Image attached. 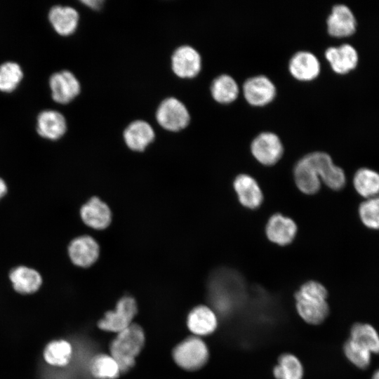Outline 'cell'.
Segmentation results:
<instances>
[{"mask_svg": "<svg viewBox=\"0 0 379 379\" xmlns=\"http://www.w3.org/2000/svg\"><path fill=\"white\" fill-rule=\"evenodd\" d=\"M328 298V292L323 284L316 281L305 282L295 293L299 315L308 324H322L331 313Z\"/></svg>", "mask_w": 379, "mask_h": 379, "instance_id": "cell-1", "label": "cell"}, {"mask_svg": "<svg viewBox=\"0 0 379 379\" xmlns=\"http://www.w3.org/2000/svg\"><path fill=\"white\" fill-rule=\"evenodd\" d=\"M145 343L144 331L135 323L117 333L110 343L109 351L119 365L121 374L128 372L134 367L135 358L144 347Z\"/></svg>", "mask_w": 379, "mask_h": 379, "instance_id": "cell-2", "label": "cell"}, {"mask_svg": "<svg viewBox=\"0 0 379 379\" xmlns=\"http://www.w3.org/2000/svg\"><path fill=\"white\" fill-rule=\"evenodd\" d=\"M173 359L182 369L194 371L201 368L208 361L209 352L205 342L196 335L189 336L173 350Z\"/></svg>", "mask_w": 379, "mask_h": 379, "instance_id": "cell-3", "label": "cell"}, {"mask_svg": "<svg viewBox=\"0 0 379 379\" xmlns=\"http://www.w3.org/2000/svg\"><path fill=\"white\" fill-rule=\"evenodd\" d=\"M155 118L158 124L170 132H179L188 126L190 114L185 105L175 97L163 100L159 105Z\"/></svg>", "mask_w": 379, "mask_h": 379, "instance_id": "cell-4", "label": "cell"}, {"mask_svg": "<svg viewBox=\"0 0 379 379\" xmlns=\"http://www.w3.org/2000/svg\"><path fill=\"white\" fill-rule=\"evenodd\" d=\"M137 313L138 305L135 298L124 295L117 301L114 310L105 313L97 326L102 331L118 333L133 323Z\"/></svg>", "mask_w": 379, "mask_h": 379, "instance_id": "cell-5", "label": "cell"}, {"mask_svg": "<svg viewBox=\"0 0 379 379\" xmlns=\"http://www.w3.org/2000/svg\"><path fill=\"white\" fill-rule=\"evenodd\" d=\"M307 155L320 180L328 188L339 191L345 187L347 177L344 170L334 164L328 154L324 152H314Z\"/></svg>", "mask_w": 379, "mask_h": 379, "instance_id": "cell-6", "label": "cell"}, {"mask_svg": "<svg viewBox=\"0 0 379 379\" xmlns=\"http://www.w3.org/2000/svg\"><path fill=\"white\" fill-rule=\"evenodd\" d=\"M202 60L199 53L192 46L182 45L178 47L171 57V67L179 78L195 77L201 69Z\"/></svg>", "mask_w": 379, "mask_h": 379, "instance_id": "cell-7", "label": "cell"}, {"mask_svg": "<svg viewBox=\"0 0 379 379\" xmlns=\"http://www.w3.org/2000/svg\"><path fill=\"white\" fill-rule=\"evenodd\" d=\"M49 86L53 100L60 104H67L81 92V84L76 76L67 69L52 74Z\"/></svg>", "mask_w": 379, "mask_h": 379, "instance_id": "cell-8", "label": "cell"}, {"mask_svg": "<svg viewBox=\"0 0 379 379\" xmlns=\"http://www.w3.org/2000/svg\"><path fill=\"white\" fill-rule=\"evenodd\" d=\"M251 150L253 157L266 166L276 164L284 152L280 138L275 133L268 131L258 134L253 139Z\"/></svg>", "mask_w": 379, "mask_h": 379, "instance_id": "cell-9", "label": "cell"}, {"mask_svg": "<svg viewBox=\"0 0 379 379\" xmlns=\"http://www.w3.org/2000/svg\"><path fill=\"white\" fill-rule=\"evenodd\" d=\"M328 33L337 38L353 35L357 27L356 18L352 10L345 4L335 5L326 20Z\"/></svg>", "mask_w": 379, "mask_h": 379, "instance_id": "cell-10", "label": "cell"}, {"mask_svg": "<svg viewBox=\"0 0 379 379\" xmlns=\"http://www.w3.org/2000/svg\"><path fill=\"white\" fill-rule=\"evenodd\" d=\"M100 254L98 242L91 236L82 235L74 238L68 246V255L73 264L88 267L95 262Z\"/></svg>", "mask_w": 379, "mask_h": 379, "instance_id": "cell-11", "label": "cell"}, {"mask_svg": "<svg viewBox=\"0 0 379 379\" xmlns=\"http://www.w3.org/2000/svg\"><path fill=\"white\" fill-rule=\"evenodd\" d=\"M243 93L246 101L252 105L262 106L271 102L276 95L272 81L264 75H257L246 80Z\"/></svg>", "mask_w": 379, "mask_h": 379, "instance_id": "cell-12", "label": "cell"}, {"mask_svg": "<svg viewBox=\"0 0 379 379\" xmlns=\"http://www.w3.org/2000/svg\"><path fill=\"white\" fill-rule=\"evenodd\" d=\"M325 58L337 74H345L354 69L359 62V54L350 44L331 46L325 51Z\"/></svg>", "mask_w": 379, "mask_h": 379, "instance_id": "cell-13", "label": "cell"}, {"mask_svg": "<svg viewBox=\"0 0 379 379\" xmlns=\"http://www.w3.org/2000/svg\"><path fill=\"white\" fill-rule=\"evenodd\" d=\"M36 132L48 140H56L67 131V124L64 115L54 109H44L36 117Z\"/></svg>", "mask_w": 379, "mask_h": 379, "instance_id": "cell-14", "label": "cell"}, {"mask_svg": "<svg viewBox=\"0 0 379 379\" xmlns=\"http://www.w3.org/2000/svg\"><path fill=\"white\" fill-rule=\"evenodd\" d=\"M126 145L135 152H143L155 138L152 126L145 120L138 119L131 122L123 132Z\"/></svg>", "mask_w": 379, "mask_h": 379, "instance_id": "cell-15", "label": "cell"}, {"mask_svg": "<svg viewBox=\"0 0 379 379\" xmlns=\"http://www.w3.org/2000/svg\"><path fill=\"white\" fill-rule=\"evenodd\" d=\"M80 215L86 225L95 230H104L112 221L109 206L97 197L91 198L81 206Z\"/></svg>", "mask_w": 379, "mask_h": 379, "instance_id": "cell-16", "label": "cell"}, {"mask_svg": "<svg viewBox=\"0 0 379 379\" xmlns=\"http://www.w3.org/2000/svg\"><path fill=\"white\" fill-rule=\"evenodd\" d=\"M290 73L300 81L315 79L320 73V62L317 56L307 51L296 52L288 63Z\"/></svg>", "mask_w": 379, "mask_h": 379, "instance_id": "cell-17", "label": "cell"}, {"mask_svg": "<svg viewBox=\"0 0 379 379\" xmlns=\"http://www.w3.org/2000/svg\"><path fill=\"white\" fill-rule=\"evenodd\" d=\"M297 230L295 222L280 213L272 215L265 228L267 238L279 246H286L291 243Z\"/></svg>", "mask_w": 379, "mask_h": 379, "instance_id": "cell-18", "label": "cell"}, {"mask_svg": "<svg viewBox=\"0 0 379 379\" xmlns=\"http://www.w3.org/2000/svg\"><path fill=\"white\" fill-rule=\"evenodd\" d=\"M48 18L54 30L61 36L72 34L79 22L78 11L69 6H53L48 11Z\"/></svg>", "mask_w": 379, "mask_h": 379, "instance_id": "cell-19", "label": "cell"}, {"mask_svg": "<svg viewBox=\"0 0 379 379\" xmlns=\"http://www.w3.org/2000/svg\"><path fill=\"white\" fill-rule=\"evenodd\" d=\"M187 326L194 335L201 338L215 331L218 326V319L210 307L200 305L189 312Z\"/></svg>", "mask_w": 379, "mask_h": 379, "instance_id": "cell-20", "label": "cell"}, {"mask_svg": "<svg viewBox=\"0 0 379 379\" xmlns=\"http://www.w3.org/2000/svg\"><path fill=\"white\" fill-rule=\"evenodd\" d=\"M233 186L239 202L246 208H258L263 201V194L257 181L251 175L240 174L234 180Z\"/></svg>", "mask_w": 379, "mask_h": 379, "instance_id": "cell-21", "label": "cell"}, {"mask_svg": "<svg viewBox=\"0 0 379 379\" xmlns=\"http://www.w3.org/2000/svg\"><path fill=\"white\" fill-rule=\"evenodd\" d=\"M352 186L362 199L379 196V171L368 166L357 168L352 177Z\"/></svg>", "mask_w": 379, "mask_h": 379, "instance_id": "cell-22", "label": "cell"}, {"mask_svg": "<svg viewBox=\"0 0 379 379\" xmlns=\"http://www.w3.org/2000/svg\"><path fill=\"white\" fill-rule=\"evenodd\" d=\"M294 178L298 189L305 194H313L321 187V180L307 155L295 165Z\"/></svg>", "mask_w": 379, "mask_h": 379, "instance_id": "cell-23", "label": "cell"}, {"mask_svg": "<svg viewBox=\"0 0 379 379\" xmlns=\"http://www.w3.org/2000/svg\"><path fill=\"white\" fill-rule=\"evenodd\" d=\"M14 290L21 294L37 291L42 284V277L36 270L27 266H18L9 273Z\"/></svg>", "mask_w": 379, "mask_h": 379, "instance_id": "cell-24", "label": "cell"}, {"mask_svg": "<svg viewBox=\"0 0 379 379\" xmlns=\"http://www.w3.org/2000/svg\"><path fill=\"white\" fill-rule=\"evenodd\" d=\"M349 338L369 350L372 354H379V333L371 324L354 323L350 329Z\"/></svg>", "mask_w": 379, "mask_h": 379, "instance_id": "cell-25", "label": "cell"}, {"mask_svg": "<svg viewBox=\"0 0 379 379\" xmlns=\"http://www.w3.org/2000/svg\"><path fill=\"white\" fill-rule=\"evenodd\" d=\"M72 354L73 348L71 343L62 339L50 342L44 351V358L46 362L57 367L68 365Z\"/></svg>", "mask_w": 379, "mask_h": 379, "instance_id": "cell-26", "label": "cell"}, {"mask_svg": "<svg viewBox=\"0 0 379 379\" xmlns=\"http://www.w3.org/2000/svg\"><path fill=\"white\" fill-rule=\"evenodd\" d=\"M211 93L215 101L226 104L236 100L239 88L230 75L223 74L213 79L211 86Z\"/></svg>", "mask_w": 379, "mask_h": 379, "instance_id": "cell-27", "label": "cell"}, {"mask_svg": "<svg viewBox=\"0 0 379 379\" xmlns=\"http://www.w3.org/2000/svg\"><path fill=\"white\" fill-rule=\"evenodd\" d=\"M89 369L96 379H116L121 374L116 360L111 354H107L94 356L90 361Z\"/></svg>", "mask_w": 379, "mask_h": 379, "instance_id": "cell-28", "label": "cell"}, {"mask_svg": "<svg viewBox=\"0 0 379 379\" xmlns=\"http://www.w3.org/2000/svg\"><path fill=\"white\" fill-rule=\"evenodd\" d=\"M357 215L366 229L379 231V196L362 199L357 207Z\"/></svg>", "mask_w": 379, "mask_h": 379, "instance_id": "cell-29", "label": "cell"}, {"mask_svg": "<svg viewBox=\"0 0 379 379\" xmlns=\"http://www.w3.org/2000/svg\"><path fill=\"white\" fill-rule=\"evenodd\" d=\"M276 379H302L303 367L300 360L292 354H283L273 369Z\"/></svg>", "mask_w": 379, "mask_h": 379, "instance_id": "cell-30", "label": "cell"}, {"mask_svg": "<svg viewBox=\"0 0 379 379\" xmlns=\"http://www.w3.org/2000/svg\"><path fill=\"white\" fill-rule=\"evenodd\" d=\"M343 354L347 361L358 369H367L371 362V352L359 344L348 338L342 347Z\"/></svg>", "mask_w": 379, "mask_h": 379, "instance_id": "cell-31", "label": "cell"}, {"mask_svg": "<svg viewBox=\"0 0 379 379\" xmlns=\"http://www.w3.org/2000/svg\"><path fill=\"white\" fill-rule=\"evenodd\" d=\"M23 78L20 65L13 61H7L0 65V91L9 93L14 91Z\"/></svg>", "mask_w": 379, "mask_h": 379, "instance_id": "cell-32", "label": "cell"}, {"mask_svg": "<svg viewBox=\"0 0 379 379\" xmlns=\"http://www.w3.org/2000/svg\"><path fill=\"white\" fill-rule=\"evenodd\" d=\"M80 2L89 8L97 11L101 10L105 1L104 0H85Z\"/></svg>", "mask_w": 379, "mask_h": 379, "instance_id": "cell-33", "label": "cell"}, {"mask_svg": "<svg viewBox=\"0 0 379 379\" xmlns=\"http://www.w3.org/2000/svg\"><path fill=\"white\" fill-rule=\"evenodd\" d=\"M8 187L4 179L0 178V199L7 193Z\"/></svg>", "mask_w": 379, "mask_h": 379, "instance_id": "cell-34", "label": "cell"}, {"mask_svg": "<svg viewBox=\"0 0 379 379\" xmlns=\"http://www.w3.org/2000/svg\"><path fill=\"white\" fill-rule=\"evenodd\" d=\"M371 379H379V368L373 373Z\"/></svg>", "mask_w": 379, "mask_h": 379, "instance_id": "cell-35", "label": "cell"}]
</instances>
